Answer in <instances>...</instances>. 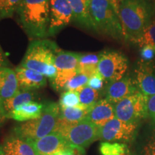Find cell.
Listing matches in <instances>:
<instances>
[{"mask_svg": "<svg viewBox=\"0 0 155 155\" xmlns=\"http://www.w3.org/2000/svg\"><path fill=\"white\" fill-rule=\"evenodd\" d=\"M129 152L127 144L101 141L99 145L101 155H125Z\"/></svg>", "mask_w": 155, "mask_h": 155, "instance_id": "24", "label": "cell"}, {"mask_svg": "<svg viewBox=\"0 0 155 155\" xmlns=\"http://www.w3.org/2000/svg\"><path fill=\"white\" fill-rule=\"evenodd\" d=\"M19 90L15 71L9 68H0V98H11Z\"/></svg>", "mask_w": 155, "mask_h": 155, "instance_id": "18", "label": "cell"}, {"mask_svg": "<svg viewBox=\"0 0 155 155\" xmlns=\"http://www.w3.org/2000/svg\"><path fill=\"white\" fill-rule=\"evenodd\" d=\"M79 153L83 154L84 152H81L80 150H78L76 149H71V150L62 151V152H58L55 155H80Z\"/></svg>", "mask_w": 155, "mask_h": 155, "instance_id": "34", "label": "cell"}, {"mask_svg": "<svg viewBox=\"0 0 155 155\" xmlns=\"http://www.w3.org/2000/svg\"><path fill=\"white\" fill-rule=\"evenodd\" d=\"M58 49L48 40H36L30 42L20 66L36 71L53 80L57 75L55 58Z\"/></svg>", "mask_w": 155, "mask_h": 155, "instance_id": "3", "label": "cell"}, {"mask_svg": "<svg viewBox=\"0 0 155 155\" xmlns=\"http://www.w3.org/2000/svg\"><path fill=\"white\" fill-rule=\"evenodd\" d=\"M115 118L114 105L105 98L98 100L89 110L86 119L101 127Z\"/></svg>", "mask_w": 155, "mask_h": 155, "instance_id": "15", "label": "cell"}, {"mask_svg": "<svg viewBox=\"0 0 155 155\" xmlns=\"http://www.w3.org/2000/svg\"><path fill=\"white\" fill-rule=\"evenodd\" d=\"M128 67L127 58L121 53L108 50L101 53L98 71L108 83L121 79L124 76Z\"/></svg>", "mask_w": 155, "mask_h": 155, "instance_id": "9", "label": "cell"}, {"mask_svg": "<svg viewBox=\"0 0 155 155\" xmlns=\"http://www.w3.org/2000/svg\"><path fill=\"white\" fill-rule=\"evenodd\" d=\"M152 12L149 0H121L119 17L124 39L135 44L152 21Z\"/></svg>", "mask_w": 155, "mask_h": 155, "instance_id": "1", "label": "cell"}, {"mask_svg": "<svg viewBox=\"0 0 155 155\" xmlns=\"http://www.w3.org/2000/svg\"><path fill=\"white\" fill-rule=\"evenodd\" d=\"M22 0H0V16L10 17L18 8Z\"/></svg>", "mask_w": 155, "mask_h": 155, "instance_id": "29", "label": "cell"}, {"mask_svg": "<svg viewBox=\"0 0 155 155\" xmlns=\"http://www.w3.org/2000/svg\"><path fill=\"white\" fill-rule=\"evenodd\" d=\"M100 58L101 53L81 54L78 62V73H83L88 78L98 73V64Z\"/></svg>", "mask_w": 155, "mask_h": 155, "instance_id": "22", "label": "cell"}, {"mask_svg": "<svg viewBox=\"0 0 155 155\" xmlns=\"http://www.w3.org/2000/svg\"><path fill=\"white\" fill-rule=\"evenodd\" d=\"M125 155H134V154H131V153L130 152H129L127 153V154H125Z\"/></svg>", "mask_w": 155, "mask_h": 155, "instance_id": "39", "label": "cell"}, {"mask_svg": "<svg viewBox=\"0 0 155 155\" xmlns=\"http://www.w3.org/2000/svg\"><path fill=\"white\" fill-rule=\"evenodd\" d=\"M15 71L19 89L31 91L45 86L46 77L41 73L22 66L16 68Z\"/></svg>", "mask_w": 155, "mask_h": 155, "instance_id": "16", "label": "cell"}, {"mask_svg": "<svg viewBox=\"0 0 155 155\" xmlns=\"http://www.w3.org/2000/svg\"><path fill=\"white\" fill-rule=\"evenodd\" d=\"M27 141L33 147L38 155H55L62 151L74 149L55 131L42 138Z\"/></svg>", "mask_w": 155, "mask_h": 155, "instance_id": "13", "label": "cell"}, {"mask_svg": "<svg viewBox=\"0 0 155 155\" xmlns=\"http://www.w3.org/2000/svg\"><path fill=\"white\" fill-rule=\"evenodd\" d=\"M50 0H22L17 11L25 32L35 38L48 35Z\"/></svg>", "mask_w": 155, "mask_h": 155, "instance_id": "2", "label": "cell"}, {"mask_svg": "<svg viewBox=\"0 0 155 155\" xmlns=\"http://www.w3.org/2000/svg\"><path fill=\"white\" fill-rule=\"evenodd\" d=\"M135 45L140 48L150 46L155 48V20H152L147 25L141 35L136 41Z\"/></svg>", "mask_w": 155, "mask_h": 155, "instance_id": "26", "label": "cell"}, {"mask_svg": "<svg viewBox=\"0 0 155 155\" xmlns=\"http://www.w3.org/2000/svg\"><path fill=\"white\" fill-rule=\"evenodd\" d=\"M35 98V94L31 91L19 89L11 98L3 100V107L7 119H8L9 114L17 108L27 103L32 101Z\"/></svg>", "mask_w": 155, "mask_h": 155, "instance_id": "21", "label": "cell"}, {"mask_svg": "<svg viewBox=\"0 0 155 155\" xmlns=\"http://www.w3.org/2000/svg\"><path fill=\"white\" fill-rule=\"evenodd\" d=\"M143 155H155V129L145 141L143 147Z\"/></svg>", "mask_w": 155, "mask_h": 155, "instance_id": "30", "label": "cell"}, {"mask_svg": "<svg viewBox=\"0 0 155 155\" xmlns=\"http://www.w3.org/2000/svg\"><path fill=\"white\" fill-rule=\"evenodd\" d=\"M89 13L94 30L115 40H123L119 14L111 0H89Z\"/></svg>", "mask_w": 155, "mask_h": 155, "instance_id": "4", "label": "cell"}, {"mask_svg": "<svg viewBox=\"0 0 155 155\" xmlns=\"http://www.w3.org/2000/svg\"><path fill=\"white\" fill-rule=\"evenodd\" d=\"M134 73V81L137 90L148 98L155 95V65L153 61L141 60Z\"/></svg>", "mask_w": 155, "mask_h": 155, "instance_id": "12", "label": "cell"}, {"mask_svg": "<svg viewBox=\"0 0 155 155\" xmlns=\"http://www.w3.org/2000/svg\"><path fill=\"white\" fill-rule=\"evenodd\" d=\"M0 155H5V152H4L3 151L2 146H1V145H0Z\"/></svg>", "mask_w": 155, "mask_h": 155, "instance_id": "38", "label": "cell"}, {"mask_svg": "<svg viewBox=\"0 0 155 155\" xmlns=\"http://www.w3.org/2000/svg\"><path fill=\"white\" fill-rule=\"evenodd\" d=\"M45 105L40 103L31 101L19 106L9 114L8 119L25 122L40 117L43 111Z\"/></svg>", "mask_w": 155, "mask_h": 155, "instance_id": "19", "label": "cell"}, {"mask_svg": "<svg viewBox=\"0 0 155 155\" xmlns=\"http://www.w3.org/2000/svg\"><path fill=\"white\" fill-rule=\"evenodd\" d=\"M149 98L137 90L114 105L115 117L127 123H139L148 116Z\"/></svg>", "mask_w": 155, "mask_h": 155, "instance_id": "7", "label": "cell"}, {"mask_svg": "<svg viewBox=\"0 0 155 155\" xmlns=\"http://www.w3.org/2000/svg\"><path fill=\"white\" fill-rule=\"evenodd\" d=\"M147 108H148V115L155 122V95L149 98Z\"/></svg>", "mask_w": 155, "mask_h": 155, "instance_id": "33", "label": "cell"}, {"mask_svg": "<svg viewBox=\"0 0 155 155\" xmlns=\"http://www.w3.org/2000/svg\"><path fill=\"white\" fill-rule=\"evenodd\" d=\"M73 18V13L67 0H50L48 35H53Z\"/></svg>", "mask_w": 155, "mask_h": 155, "instance_id": "11", "label": "cell"}, {"mask_svg": "<svg viewBox=\"0 0 155 155\" xmlns=\"http://www.w3.org/2000/svg\"><path fill=\"white\" fill-rule=\"evenodd\" d=\"M141 60L146 61H152L155 56V48L150 46H144L141 50Z\"/></svg>", "mask_w": 155, "mask_h": 155, "instance_id": "32", "label": "cell"}, {"mask_svg": "<svg viewBox=\"0 0 155 155\" xmlns=\"http://www.w3.org/2000/svg\"><path fill=\"white\" fill-rule=\"evenodd\" d=\"M90 108H85L81 105L68 108L60 107L58 119L68 123H75L83 121L86 119Z\"/></svg>", "mask_w": 155, "mask_h": 155, "instance_id": "23", "label": "cell"}, {"mask_svg": "<svg viewBox=\"0 0 155 155\" xmlns=\"http://www.w3.org/2000/svg\"><path fill=\"white\" fill-rule=\"evenodd\" d=\"M104 81H105V80L104 79V78L98 73L89 78L87 86H90L91 88H94V90L100 91L104 88Z\"/></svg>", "mask_w": 155, "mask_h": 155, "instance_id": "31", "label": "cell"}, {"mask_svg": "<svg viewBox=\"0 0 155 155\" xmlns=\"http://www.w3.org/2000/svg\"><path fill=\"white\" fill-rule=\"evenodd\" d=\"M78 93L80 105L85 108H91L99 98V91L88 86H85Z\"/></svg>", "mask_w": 155, "mask_h": 155, "instance_id": "25", "label": "cell"}, {"mask_svg": "<svg viewBox=\"0 0 155 155\" xmlns=\"http://www.w3.org/2000/svg\"><path fill=\"white\" fill-rule=\"evenodd\" d=\"M6 119H7V117H6L5 110H4L3 107V100L0 98V126L2 124Z\"/></svg>", "mask_w": 155, "mask_h": 155, "instance_id": "35", "label": "cell"}, {"mask_svg": "<svg viewBox=\"0 0 155 155\" xmlns=\"http://www.w3.org/2000/svg\"><path fill=\"white\" fill-rule=\"evenodd\" d=\"M73 13V18L85 28L94 29L90 13L89 0H67Z\"/></svg>", "mask_w": 155, "mask_h": 155, "instance_id": "20", "label": "cell"}, {"mask_svg": "<svg viewBox=\"0 0 155 155\" xmlns=\"http://www.w3.org/2000/svg\"><path fill=\"white\" fill-rule=\"evenodd\" d=\"M5 63V56L2 52L1 49H0V68L3 67V64Z\"/></svg>", "mask_w": 155, "mask_h": 155, "instance_id": "37", "label": "cell"}, {"mask_svg": "<svg viewBox=\"0 0 155 155\" xmlns=\"http://www.w3.org/2000/svg\"><path fill=\"white\" fill-rule=\"evenodd\" d=\"M139 123H127L115 117L100 127L99 139L127 144L135 139Z\"/></svg>", "mask_w": 155, "mask_h": 155, "instance_id": "10", "label": "cell"}, {"mask_svg": "<svg viewBox=\"0 0 155 155\" xmlns=\"http://www.w3.org/2000/svg\"><path fill=\"white\" fill-rule=\"evenodd\" d=\"M121 0H111V2H112V4H113V5L114 6V7H115L116 10L118 13H119V5L120 3H121Z\"/></svg>", "mask_w": 155, "mask_h": 155, "instance_id": "36", "label": "cell"}, {"mask_svg": "<svg viewBox=\"0 0 155 155\" xmlns=\"http://www.w3.org/2000/svg\"><path fill=\"white\" fill-rule=\"evenodd\" d=\"M2 146L5 155H38L29 141L15 134L7 137Z\"/></svg>", "mask_w": 155, "mask_h": 155, "instance_id": "17", "label": "cell"}, {"mask_svg": "<svg viewBox=\"0 0 155 155\" xmlns=\"http://www.w3.org/2000/svg\"><path fill=\"white\" fill-rule=\"evenodd\" d=\"M99 129L86 119L75 123L58 119L54 131L60 134L73 148L84 152L85 148L99 139Z\"/></svg>", "mask_w": 155, "mask_h": 155, "instance_id": "6", "label": "cell"}, {"mask_svg": "<svg viewBox=\"0 0 155 155\" xmlns=\"http://www.w3.org/2000/svg\"><path fill=\"white\" fill-rule=\"evenodd\" d=\"M80 53L59 50L55 55V65L57 75L51 81L52 86L57 91H63L66 83L78 73Z\"/></svg>", "mask_w": 155, "mask_h": 155, "instance_id": "8", "label": "cell"}, {"mask_svg": "<svg viewBox=\"0 0 155 155\" xmlns=\"http://www.w3.org/2000/svg\"><path fill=\"white\" fill-rule=\"evenodd\" d=\"M80 105L79 93L73 91H64L61 94L59 101V106L61 108L74 107Z\"/></svg>", "mask_w": 155, "mask_h": 155, "instance_id": "28", "label": "cell"}, {"mask_svg": "<svg viewBox=\"0 0 155 155\" xmlns=\"http://www.w3.org/2000/svg\"><path fill=\"white\" fill-rule=\"evenodd\" d=\"M89 78L83 73H78L70 80L65 86L63 91H73L79 92L83 88L87 86Z\"/></svg>", "mask_w": 155, "mask_h": 155, "instance_id": "27", "label": "cell"}, {"mask_svg": "<svg viewBox=\"0 0 155 155\" xmlns=\"http://www.w3.org/2000/svg\"><path fill=\"white\" fill-rule=\"evenodd\" d=\"M137 91L134 79L129 76H124L119 81L108 83L105 88V99L115 105Z\"/></svg>", "mask_w": 155, "mask_h": 155, "instance_id": "14", "label": "cell"}, {"mask_svg": "<svg viewBox=\"0 0 155 155\" xmlns=\"http://www.w3.org/2000/svg\"><path fill=\"white\" fill-rule=\"evenodd\" d=\"M60 113L59 104L48 103L38 119L25 121L15 127L14 134L25 140H33L45 137L55 130Z\"/></svg>", "mask_w": 155, "mask_h": 155, "instance_id": "5", "label": "cell"}]
</instances>
